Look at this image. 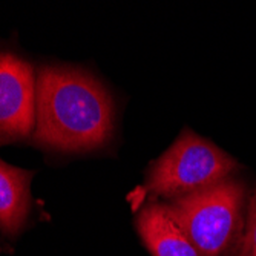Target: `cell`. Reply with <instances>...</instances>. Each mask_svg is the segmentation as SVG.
<instances>
[{
    "label": "cell",
    "mask_w": 256,
    "mask_h": 256,
    "mask_svg": "<svg viewBox=\"0 0 256 256\" xmlns=\"http://www.w3.org/2000/svg\"><path fill=\"white\" fill-rule=\"evenodd\" d=\"M114 129V103L104 86L74 68L44 66L37 74L34 142L60 152L102 148Z\"/></svg>",
    "instance_id": "cell-1"
},
{
    "label": "cell",
    "mask_w": 256,
    "mask_h": 256,
    "mask_svg": "<svg viewBox=\"0 0 256 256\" xmlns=\"http://www.w3.org/2000/svg\"><path fill=\"white\" fill-rule=\"evenodd\" d=\"M244 195L241 182L224 180L164 206L201 256H222L241 228Z\"/></svg>",
    "instance_id": "cell-2"
},
{
    "label": "cell",
    "mask_w": 256,
    "mask_h": 256,
    "mask_svg": "<svg viewBox=\"0 0 256 256\" xmlns=\"http://www.w3.org/2000/svg\"><path fill=\"white\" fill-rule=\"evenodd\" d=\"M236 169V161L214 143L184 130L149 170L144 190L180 198L210 188Z\"/></svg>",
    "instance_id": "cell-3"
},
{
    "label": "cell",
    "mask_w": 256,
    "mask_h": 256,
    "mask_svg": "<svg viewBox=\"0 0 256 256\" xmlns=\"http://www.w3.org/2000/svg\"><path fill=\"white\" fill-rule=\"evenodd\" d=\"M37 78L32 66L0 52V143L26 140L36 129Z\"/></svg>",
    "instance_id": "cell-4"
},
{
    "label": "cell",
    "mask_w": 256,
    "mask_h": 256,
    "mask_svg": "<svg viewBox=\"0 0 256 256\" xmlns=\"http://www.w3.org/2000/svg\"><path fill=\"white\" fill-rule=\"evenodd\" d=\"M136 228L152 256H201L164 204L146 206L136 218Z\"/></svg>",
    "instance_id": "cell-5"
},
{
    "label": "cell",
    "mask_w": 256,
    "mask_h": 256,
    "mask_svg": "<svg viewBox=\"0 0 256 256\" xmlns=\"http://www.w3.org/2000/svg\"><path fill=\"white\" fill-rule=\"evenodd\" d=\"M32 172L12 168L0 160V230L14 236L30 214V181Z\"/></svg>",
    "instance_id": "cell-6"
},
{
    "label": "cell",
    "mask_w": 256,
    "mask_h": 256,
    "mask_svg": "<svg viewBox=\"0 0 256 256\" xmlns=\"http://www.w3.org/2000/svg\"><path fill=\"white\" fill-rule=\"evenodd\" d=\"M238 256H256V196L252 200L248 207L246 232L241 240Z\"/></svg>",
    "instance_id": "cell-7"
}]
</instances>
